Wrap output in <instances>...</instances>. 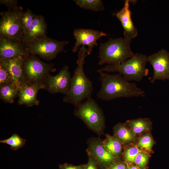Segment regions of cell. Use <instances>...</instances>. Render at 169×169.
<instances>
[{
  "mask_svg": "<svg viewBox=\"0 0 169 169\" xmlns=\"http://www.w3.org/2000/svg\"><path fill=\"white\" fill-rule=\"evenodd\" d=\"M99 73L101 88L97 94L99 99L109 101L120 98L144 97L145 91L134 82L128 80L121 74Z\"/></svg>",
  "mask_w": 169,
  "mask_h": 169,
  "instance_id": "1",
  "label": "cell"
},
{
  "mask_svg": "<svg viewBox=\"0 0 169 169\" xmlns=\"http://www.w3.org/2000/svg\"><path fill=\"white\" fill-rule=\"evenodd\" d=\"M88 55L84 46L79 47L77 61V66L72 77L68 92L63 98L64 102L71 103L75 108L84 100L91 98L93 92L92 82L86 76L84 70L85 59Z\"/></svg>",
  "mask_w": 169,
  "mask_h": 169,
  "instance_id": "2",
  "label": "cell"
},
{
  "mask_svg": "<svg viewBox=\"0 0 169 169\" xmlns=\"http://www.w3.org/2000/svg\"><path fill=\"white\" fill-rule=\"evenodd\" d=\"M131 40L125 37L110 38L99 46V64L119 65L134 55L131 51Z\"/></svg>",
  "mask_w": 169,
  "mask_h": 169,
  "instance_id": "3",
  "label": "cell"
},
{
  "mask_svg": "<svg viewBox=\"0 0 169 169\" xmlns=\"http://www.w3.org/2000/svg\"><path fill=\"white\" fill-rule=\"evenodd\" d=\"M147 62V57L146 55L136 53L120 64H108L97 71L117 72L129 81L139 82L148 74V70L146 67Z\"/></svg>",
  "mask_w": 169,
  "mask_h": 169,
  "instance_id": "4",
  "label": "cell"
},
{
  "mask_svg": "<svg viewBox=\"0 0 169 169\" xmlns=\"http://www.w3.org/2000/svg\"><path fill=\"white\" fill-rule=\"evenodd\" d=\"M74 115L99 135L103 133L105 116L102 109L93 99L89 98L75 108Z\"/></svg>",
  "mask_w": 169,
  "mask_h": 169,
  "instance_id": "5",
  "label": "cell"
},
{
  "mask_svg": "<svg viewBox=\"0 0 169 169\" xmlns=\"http://www.w3.org/2000/svg\"><path fill=\"white\" fill-rule=\"evenodd\" d=\"M25 43L29 54L37 55L49 61L55 58L59 53L64 51V46L69 42L58 41L46 35Z\"/></svg>",
  "mask_w": 169,
  "mask_h": 169,
  "instance_id": "6",
  "label": "cell"
},
{
  "mask_svg": "<svg viewBox=\"0 0 169 169\" xmlns=\"http://www.w3.org/2000/svg\"><path fill=\"white\" fill-rule=\"evenodd\" d=\"M23 70L27 83L45 85L50 72L56 69L53 64L46 63L35 55L29 54L24 58Z\"/></svg>",
  "mask_w": 169,
  "mask_h": 169,
  "instance_id": "7",
  "label": "cell"
},
{
  "mask_svg": "<svg viewBox=\"0 0 169 169\" xmlns=\"http://www.w3.org/2000/svg\"><path fill=\"white\" fill-rule=\"evenodd\" d=\"M23 8L2 12L0 20V37L22 40L23 32L21 22Z\"/></svg>",
  "mask_w": 169,
  "mask_h": 169,
  "instance_id": "8",
  "label": "cell"
},
{
  "mask_svg": "<svg viewBox=\"0 0 169 169\" xmlns=\"http://www.w3.org/2000/svg\"><path fill=\"white\" fill-rule=\"evenodd\" d=\"M87 143L88 146L86 150L87 153L95 160L99 169H106L119 160L106 149L103 141L99 138H91L88 140Z\"/></svg>",
  "mask_w": 169,
  "mask_h": 169,
  "instance_id": "9",
  "label": "cell"
},
{
  "mask_svg": "<svg viewBox=\"0 0 169 169\" xmlns=\"http://www.w3.org/2000/svg\"><path fill=\"white\" fill-rule=\"evenodd\" d=\"M147 59L154 71L153 76L149 78L151 83L153 84L157 80L169 81V53L162 49Z\"/></svg>",
  "mask_w": 169,
  "mask_h": 169,
  "instance_id": "10",
  "label": "cell"
},
{
  "mask_svg": "<svg viewBox=\"0 0 169 169\" xmlns=\"http://www.w3.org/2000/svg\"><path fill=\"white\" fill-rule=\"evenodd\" d=\"M73 35L76 42L73 48V52H76L81 45H86L88 47L87 53L88 55L91 54L93 48L98 45V40L102 36L109 35L102 31L82 28L74 29Z\"/></svg>",
  "mask_w": 169,
  "mask_h": 169,
  "instance_id": "11",
  "label": "cell"
},
{
  "mask_svg": "<svg viewBox=\"0 0 169 169\" xmlns=\"http://www.w3.org/2000/svg\"><path fill=\"white\" fill-rule=\"evenodd\" d=\"M71 78L69 67L64 66L57 74L49 77L44 89L51 94L61 93L65 95L69 91Z\"/></svg>",
  "mask_w": 169,
  "mask_h": 169,
  "instance_id": "12",
  "label": "cell"
},
{
  "mask_svg": "<svg viewBox=\"0 0 169 169\" xmlns=\"http://www.w3.org/2000/svg\"><path fill=\"white\" fill-rule=\"evenodd\" d=\"M28 54L24 42L0 37V58L11 59L25 57Z\"/></svg>",
  "mask_w": 169,
  "mask_h": 169,
  "instance_id": "13",
  "label": "cell"
},
{
  "mask_svg": "<svg viewBox=\"0 0 169 169\" xmlns=\"http://www.w3.org/2000/svg\"><path fill=\"white\" fill-rule=\"evenodd\" d=\"M25 57L11 59L0 58V64L9 72L14 84L18 89L27 83L23 70V62Z\"/></svg>",
  "mask_w": 169,
  "mask_h": 169,
  "instance_id": "14",
  "label": "cell"
},
{
  "mask_svg": "<svg viewBox=\"0 0 169 169\" xmlns=\"http://www.w3.org/2000/svg\"><path fill=\"white\" fill-rule=\"evenodd\" d=\"M44 88L43 84L27 83L18 89V104L28 107L38 105L39 101L37 98V93L40 89Z\"/></svg>",
  "mask_w": 169,
  "mask_h": 169,
  "instance_id": "15",
  "label": "cell"
},
{
  "mask_svg": "<svg viewBox=\"0 0 169 169\" xmlns=\"http://www.w3.org/2000/svg\"><path fill=\"white\" fill-rule=\"evenodd\" d=\"M129 2V0H125L123 7L114 15L116 16L121 23L124 30V37L131 40L137 36L138 30L131 18Z\"/></svg>",
  "mask_w": 169,
  "mask_h": 169,
  "instance_id": "16",
  "label": "cell"
},
{
  "mask_svg": "<svg viewBox=\"0 0 169 169\" xmlns=\"http://www.w3.org/2000/svg\"><path fill=\"white\" fill-rule=\"evenodd\" d=\"M47 24L41 15L35 14L34 20L22 40L26 42L34 39L47 35Z\"/></svg>",
  "mask_w": 169,
  "mask_h": 169,
  "instance_id": "17",
  "label": "cell"
},
{
  "mask_svg": "<svg viewBox=\"0 0 169 169\" xmlns=\"http://www.w3.org/2000/svg\"><path fill=\"white\" fill-rule=\"evenodd\" d=\"M114 135L122 144H126L135 140V134L125 123H119L113 128Z\"/></svg>",
  "mask_w": 169,
  "mask_h": 169,
  "instance_id": "18",
  "label": "cell"
},
{
  "mask_svg": "<svg viewBox=\"0 0 169 169\" xmlns=\"http://www.w3.org/2000/svg\"><path fill=\"white\" fill-rule=\"evenodd\" d=\"M105 136V139L103 141L104 146L115 158L119 160L122 152V144L114 135L106 134Z\"/></svg>",
  "mask_w": 169,
  "mask_h": 169,
  "instance_id": "19",
  "label": "cell"
},
{
  "mask_svg": "<svg viewBox=\"0 0 169 169\" xmlns=\"http://www.w3.org/2000/svg\"><path fill=\"white\" fill-rule=\"evenodd\" d=\"M125 124L135 134L149 131L151 125L149 119L142 118L128 120Z\"/></svg>",
  "mask_w": 169,
  "mask_h": 169,
  "instance_id": "20",
  "label": "cell"
},
{
  "mask_svg": "<svg viewBox=\"0 0 169 169\" xmlns=\"http://www.w3.org/2000/svg\"><path fill=\"white\" fill-rule=\"evenodd\" d=\"M18 92V88L13 84L0 85V98L5 103H13Z\"/></svg>",
  "mask_w": 169,
  "mask_h": 169,
  "instance_id": "21",
  "label": "cell"
},
{
  "mask_svg": "<svg viewBox=\"0 0 169 169\" xmlns=\"http://www.w3.org/2000/svg\"><path fill=\"white\" fill-rule=\"evenodd\" d=\"M74 1L80 7L95 12L105 9L103 2L100 0H75Z\"/></svg>",
  "mask_w": 169,
  "mask_h": 169,
  "instance_id": "22",
  "label": "cell"
},
{
  "mask_svg": "<svg viewBox=\"0 0 169 169\" xmlns=\"http://www.w3.org/2000/svg\"><path fill=\"white\" fill-rule=\"evenodd\" d=\"M26 140L19 136L17 133H14L9 138L1 140V143L9 145L11 149L16 151L23 146Z\"/></svg>",
  "mask_w": 169,
  "mask_h": 169,
  "instance_id": "23",
  "label": "cell"
},
{
  "mask_svg": "<svg viewBox=\"0 0 169 169\" xmlns=\"http://www.w3.org/2000/svg\"><path fill=\"white\" fill-rule=\"evenodd\" d=\"M141 151L137 146L133 145L125 147L123 153L124 161L128 164H135L136 158Z\"/></svg>",
  "mask_w": 169,
  "mask_h": 169,
  "instance_id": "24",
  "label": "cell"
},
{
  "mask_svg": "<svg viewBox=\"0 0 169 169\" xmlns=\"http://www.w3.org/2000/svg\"><path fill=\"white\" fill-rule=\"evenodd\" d=\"M35 15V14H33L28 8L25 12H23L21 17V22L23 28V36L27 33L29 28L34 20Z\"/></svg>",
  "mask_w": 169,
  "mask_h": 169,
  "instance_id": "25",
  "label": "cell"
},
{
  "mask_svg": "<svg viewBox=\"0 0 169 169\" xmlns=\"http://www.w3.org/2000/svg\"><path fill=\"white\" fill-rule=\"evenodd\" d=\"M154 144V141L151 135L147 133L139 137L137 145L140 148L150 151Z\"/></svg>",
  "mask_w": 169,
  "mask_h": 169,
  "instance_id": "26",
  "label": "cell"
},
{
  "mask_svg": "<svg viewBox=\"0 0 169 169\" xmlns=\"http://www.w3.org/2000/svg\"><path fill=\"white\" fill-rule=\"evenodd\" d=\"M149 158L147 153L141 151L136 158L135 164L141 169H147Z\"/></svg>",
  "mask_w": 169,
  "mask_h": 169,
  "instance_id": "27",
  "label": "cell"
},
{
  "mask_svg": "<svg viewBox=\"0 0 169 169\" xmlns=\"http://www.w3.org/2000/svg\"><path fill=\"white\" fill-rule=\"evenodd\" d=\"M8 84H14L9 72L2 64H0V85Z\"/></svg>",
  "mask_w": 169,
  "mask_h": 169,
  "instance_id": "28",
  "label": "cell"
},
{
  "mask_svg": "<svg viewBox=\"0 0 169 169\" xmlns=\"http://www.w3.org/2000/svg\"><path fill=\"white\" fill-rule=\"evenodd\" d=\"M0 4L6 6L8 10H15L18 8V1L16 0H0Z\"/></svg>",
  "mask_w": 169,
  "mask_h": 169,
  "instance_id": "29",
  "label": "cell"
},
{
  "mask_svg": "<svg viewBox=\"0 0 169 169\" xmlns=\"http://www.w3.org/2000/svg\"><path fill=\"white\" fill-rule=\"evenodd\" d=\"M128 165L124 161L119 160L114 162L106 169H127Z\"/></svg>",
  "mask_w": 169,
  "mask_h": 169,
  "instance_id": "30",
  "label": "cell"
},
{
  "mask_svg": "<svg viewBox=\"0 0 169 169\" xmlns=\"http://www.w3.org/2000/svg\"><path fill=\"white\" fill-rule=\"evenodd\" d=\"M88 160L84 169H99L95 160L90 155L87 154Z\"/></svg>",
  "mask_w": 169,
  "mask_h": 169,
  "instance_id": "31",
  "label": "cell"
},
{
  "mask_svg": "<svg viewBox=\"0 0 169 169\" xmlns=\"http://www.w3.org/2000/svg\"><path fill=\"white\" fill-rule=\"evenodd\" d=\"M85 165L86 164L75 166L71 164L65 163L59 164V169H84Z\"/></svg>",
  "mask_w": 169,
  "mask_h": 169,
  "instance_id": "32",
  "label": "cell"
},
{
  "mask_svg": "<svg viewBox=\"0 0 169 169\" xmlns=\"http://www.w3.org/2000/svg\"><path fill=\"white\" fill-rule=\"evenodd\" d=\"M127 169H141L133 164H128Z\"/></svg>",
  "mask_w": 169,
  "mask_h": 169,
  "instance_id": "33",
  "label": "cell"
}]
</instances>
